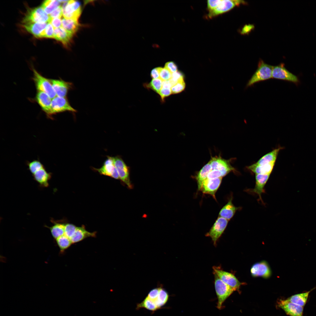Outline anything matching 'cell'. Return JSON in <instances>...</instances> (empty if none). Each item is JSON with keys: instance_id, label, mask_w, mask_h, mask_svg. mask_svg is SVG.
<instances>
[{"instance_id": "obj_4", "label": "cell", "mask_w": 316, "mask_h": 316, "mask_svg": "<svg viewBox=\"0 0 316 316\" xmlns=\"http://www.w3.org/2000/svg\"><path fill=\"white\" fill-rule=\"evenodd\" d=\"M51 18L41 6L30 10L23 20L24 24L30 23H49Z\"/></svg>"}, {"instance_id": "obj_29", "label": "cell", "mask_w": 316, "mask_h": 316, "mask_svg": "<svg viewBox=\"0 0 316 316\" xmlns=\"http://www.w3.org/2000/svg\"><path fill=\"white\" fill-rule=\"evenodd\" d=\"M79 26L78 21L65 18L62 20V27L73 35L77 31Z\"/></svg>"}, {"instance_id": "obj_31", "label": "cell", "mask_w": 316, "mask_h": 316, "mask_svg": "<svg viewBox=\"0 0 316 316\" xmlns=\"http://www.w3.org/2000/svg\"><path fill=\"white\" fill-rule=\"evenodd\" d=\"M169 298L168 293L163 288L160 287L158 296L154 302L159 309L166 304Z\"/></svg>"}, {"instance_id": "obj_30", "label": "cell", "mask_w": 316, "mask_h": 316, "mask_svg": "<svg viewBox=\"0 0 316 316\" xmlns=\"http://www.w3.org/2000/svg\"><path fill=\"white\" fill-rule=\"evenodd\" d=\"M54 224L49 227L51 235L53 238L56 239L64 235L65 223L54 221L52 220Z\"/></svg>"}, {"instance_id": "obj_34", "label": "cell", "mask_w": 316, "mask_h": 316, "mask_svg": "<svg viewBox=\"0 0 316 316\" xmlns=\"http://www.w3.org/2000/svg\"><path fill=\"white\" fill-rule=\"evenodd\" d=\"M56 243L61 252H63L72 244L70 239L64 235L56 240Z\"/></svg>"}, {"instance_id": "obj_17", "label": "cell", "mask_w": 316, "mask_h": 316, "mask_svg": "<svg viewBox=\"0 0 316 316\" xmlns=\"http://www.w3.org/2000/svg\"><path fill=\"white\" fill-rule=\"evenodd\" d=\"M271 174H255V184L254 188L250 190V192L257 194L260 200L263 202L261 195L265 192V186L268 181Z\"/></svg>"}, {"instance_id": "obj_6", "label": "cell", "mask_w": 316, "mask_h": 316, "mask_svg": "<svg viewBox=\"0 0 316 316\" xmlns=\"http://www.w3.org/2000/svg\"><path fill=\"white\" fill-rule=\"evenodd\" d=\"M229 221L221 217H218L209 231L206 234V236L210 237L214 246L226 229Z\"/></svg>"}, {"instance_id": "obj_11", "label": "cell", "mask_w": 316, "mask_h": 316, "mask_svg": "<svg viewBox=\"0 0 316 316\" xmlns=\"http://www.w3.org/2000/svg\"><path fill=\"white\" fill-rule=\"evenodd\" d=\"M209 162L211 166L212 170L216 169L222 173L223 177L231 171L234 173L237 172L235 168L231 165L229 160L222 159L220 157H212Z\"/></svg>"}, {"instance_id": "obj_39", "label": "cell", "mask_w": 316, "mask_h": 316, "mask_svg": "<svg viewBox=\"0 0 316 316\" xmlns=\"http://www.w3.org/2000/svg\"><path fill=\"white\" fill-rule=\"evenodd\" d=\"M185 83L184 80L180 81L174 85L171 88L172 94L179 93L185 89Z\"/></svg>"}, {"instance_id": "obj_1", "label": "cell", "mask_w": 316, "mask_h": 316, "mask_svg": "<svg viewBox=\"0 0 316 316\" xmlns=\"http://www.w3.org/2000/svg\"><path fill=\"white\" fill-rule=\"evenodd\" d=\"M273 68V66L265 63L263 60H260L257 70L248 80L246 87L251 86L256 83L272 78Z\"/></svg>"}, {"instance_id": "obj_35", "label": "cell", "mask_w": 316, "mask_h": 316, "mask_svg": "<svg viewBox=\"0 0 316 316\" xmlns=\"http://www.w3.org/2000/svg\"><path fill=\"white\" fill-rule=\"evenodd\" d=\"M27 164L29 170L32 174L45 167L43 164L38 160H34L30 162H28Z\"/></svg>"}, {"instance_id": "obj_44", "label": "cell", "mask_w": 316, "mask_h": 316, "mask_svg": "<svg viewBox=\"0 0 316 316\" xmlns=\"http://www.w3.org/2000/svg\"><path fill=\"white\" fill-rule=\"evenodd\" d=\"M223 177V174L220 171L217 170L213 169L209 173L207 178L213 179Z\"/></svg>"}, {"instance_id": "obj_21", "label": "cell", "mask_w": 316, "mask_h": 316, "mask_svg": "<svg viewBox=\"0 0 316 316\" xmlns=\"http://www.w3.org/2000/svg\"><path fill=\"white\" fill-rule=\"evenodd\" d=\"M232 197H231L227 203L222 208L219 212V217H223L229 221L233 217L236 212L241 208L233 205L232 202Z\"/></svg>"}, {"instance_id": "obj_37", "label": "cell", "mask_w": 316, "mask_h": 316, "mask_svg": "<svg viewBox=\"0 0 316 316\" xmlns=\"http://www.w3.org/2000/svg\"><path fill=\"white\" fill-rule=\"evenodd\" d=\"M54 28L50 23H48L45 29L42 33L40 38H53Z\"/></svg>"}, {"instance_id": "obj_22", "label": "cell", "mask_w": 316, "mask_h": 316, "mask_svg": "<svg viewBox=\"0 0 316 316\" xmlns=\"http://www.w3.org/2000/svg\"><path fill=\"white\" fill-rule=\"evenodd\" d=\"M116 168L115 166L113 157L108 156L102 166L99 168H94L95 170L101 175L111 177Z\"/></svg>"}, {"instance_id": "obj_24", "label": "cell", "mask_w": 316, "mask_h": 316, "mask_svg": "<svg viewBox=\"0 0 316 316\" xmlns=\"http://www.w3.org/2000/svg\"><path fill=\"white\" fill-rule=\"evenodd\" d=\"M73 35L61 27L54 30V38L60 41L65 46H68Z\"/></svg>"}, {"instance_id": "obj_47", "label": "cell", "mask_w": 316, "mask_h": 316, "mask_svg": "<svg viewBox=\"0 0 316 316\" xmlns=\"http://www.w3.org/2000/svg\"><path fill=\"white\" fill-rule=\"evenodd\" d=\"M164 67L168 69L172 73L177 71V66L173 61L166 63Z\"/></svg>"}, {"instance_id": "obj_15", "label": "cell", "mask_w": 316, "mask_h": 316, "mask_svg": "<svg viewBox=\"0 0 316 316\" xmlns=\"http://www.w3.org/2000/svg\"><path fill=\"white\" fill-rule=\"evenodd\" d=\"M37 91L35 97L36 101L47 116L51 117L52 115L51 109V99L45 93Z\"/></svg>"}, {"instance_id": "obj_45", "label": "cell", "mask_w": 316, "mask_h": 316, "mask_svg": "<svg viewBox=\"0 0 316 316\" xmlns=\"http://www.w3.org/2000/svg\"><path fill=\"white\" fill-rule=\"evenodd\" d=\"M63 15L62 7L60 6L53 11L50 14L51 18H61Z\"/></svg>"}, {"instance_id": "obj_28", "label": "cell", "mask_w": 316, "mask_h": 316, "mask_svg": "<svg viewBox=\"0 0 316 316\" xmlns=\"http://www.w3.org/2000/svg\"><path fill=\"white\" fill-rule=\"evenodd\" d=\"M310 291L292 296L286 299L289 302L303 307L305 305L310 292Z\"/></svg>"}, {"instance_id": "obj_23", "label": "cell", "mask_w": 316, "mask_h": 316, "mask_svg": "<svg viewBox=\"0 0 316 316\" xmlns=\"http://www.w3.org/2000/svg\"><path fill=\"white\" fill-rule=\"evenodd\" d=\"M47 24V23H33L24 24L23 26L26 31L35 37L40 38L42 33Z\"/></svg>"}, {"instance_id": "obj_27", "label": "cell", "mask_w": 316, "mask_h": 316, "mask_svg": "<svg viewBox=\"0 0 316 316\" xmlns=\"http://www.w3.org/2000/svg\"><path fill=\"white\" fill-rule=\"evenodd\" d=\"M212 170L211 166L209 162L202 167L194 177L197 182L198 190H200L202 183L207 178L208 174Z\"/></svg>"}, {"instance_id": "obj_43", "label": "cell", "mask_w": 316, "mask_h": 316, "mask_svg": "<svg viewBox=\"0 0 316 316\" xmlns=\"http://www.w3.org/2000/svg\"><path fill=\"white\" fill-rule=\"evenodd\" d=\"M221 0H209L207 1V6L209 12L215 9L221 3Z\"/></svg>"}, {"instance_id": "obj_32", "label": "cell", "mask_w": 316, "mask_h": 316, "mask_svg": "<svg viewBox=\"0 0 316 316\" xmlns=\"http://www.w3.org/2000/svg\"><path fill=\"white\" fill-rule=\"evenodd\" d=\"M59 0H48L44 1L41 6L45 12L50 14L53 11L60 6Z\"/></svg>"}, {"instance_id": "obj_41", "label": "cell", "mask_w": 316, "mask_h": 316, "mask_svg": "<svg viewBox=\"0 0 316 316\" xmlns=\"http://www.w3.org/2000/svg\"><path fill=\"white\" fill-rule=\"evenodd\" d=\"M171 73L168 69L161 67L160 72V78L163 81L170 80L172 76Z\"/></svg>"}, {"instance_id": "obj_26", "label": "cell", "mask_w": 316, "mask_h": 316, "mask_svg": "<svg viewBox=\"0 0 316 316\" xmlns=\"http://www.w3.org/2000/svg\"><path fill=\"white\" fill-rule=\"evenodd\" d=\"M275 163L264 165H258L255 163L247 166V169L255 174H271Z\"/></svg>"}, {"instance_id": "obj_49", "label": "cell", "mask_w": 316, "mask_h": 316, "mask_svg": "<svg viewBox=\"0 0 316 316\" xmlns=\"http://www.w3.org/2000/svg\"><path fill=\"white\" fill-rule=\"evenodd\" d=\"M254 26L253 24H249L244 25L241 30V35L248 34L254 28Z\"/></svg>"}, {"instance_id": "obj_18", "label": "cell", "mask_w": 316, "mask_h": 316, "mask_svg": "<svg viewBox=\"0 0 316 316\" xmlns=\"http://www.w3.org/2000/svg\"><path fill=\"white\" fill-rule=\"evenodd\" d=\"M56 96L66 97L68 92L72 87V83L61 79H49Z\"/></svg>"}, {"instance_id": "obj_14", "label": "cell", "mask_w": 316, "mask_h": 316, "mask_svg": "<svg viewBox=\"0 0 316 316\" xmlns=\"http://www.w3.org/2000/svg\"><path fill=\"white\" fill-rule=\"evenodd\" d=\"M279 306L288 315L290 316H303V307L286 300H280Z\"/></svg>"}, {"instance_id": "obj_16", "label": "cell", "mask_w": 316, "mask_h": 316, "mask_svg": "<svg viewBox=\"0 0 316 316\" xmlns=\"http://www.w3.org/2000/svg\"><path fill=\"white\" fill-rule=\"evenodd\" d=\"M250 273L253 277H262L265 278H268L271 274L268 265L264 261L254 264L251 268Z\"/></svg>"}, {"instance_id": "obj_42", "label": "cell", "mask_w": 316, "mask_h": 316, "mask_svg": "<svg viewBox=\"0 0 316 316\" xmlns=\"http://www.w3.org/2000/svg\"><path fill=\"white\" fill-rule=\"evenodd\" d=\"M160 287L155 288L151 290L146 297L154 302L158 296Z\"/></svg>"}, {"instance_id": "obj_8", "label": "cell", "mask_w": 316, "mask_h": 316, "mask_svg": "<svg viewBox=\"0 0 316 316\" xmlns=\"http://www.w3.org/2000/svg\"><path fill=\"white\" fill-rule=\"evenodd\" d=\"M114 164L118 172L119 179L126 184L130 188H132L129 177V168L121 158L118 156L113 157Z\"/></svg>"}, {"instance_id": "obj_48", "label": "cell", "mask_w": 316, "mask_h": 316, "mask_svg": "<svg viewBox=\"0 0 316 316\" xmlns=\"http://www.w3.org/2000/svg\"><path fill=\"white\" fill-rule=\"evenodd\" d=\"M55 29L61 27L62 20L60 18H51L49 22Z\"/></svg>"}, {"instance_id": "obj_5", "label": "cell", "mask_w": 316, "mask_h": 316, "mask_svg": "<svg viewBox=\"0 0 316 316\" xmlns=\"http://www.w3.org/2000/svg\"><path fill=\"white\" fill-rule=\"evenodd\" d=\"M272 78L289 81L296 85H298L300 83L298 77L288 71L285 67L283 63L273 66Z\"/></svg>"}, {"instance_id": "obj_33", "label": "cell", "mask_w": 316, "mask_h": 316, "mask_svg": "<svg viewBox=\"0 0 316 316\" xmlns=\"http://www.w3.org/2000/svg\"><path fill=\"white\" fill-rule=\"evenodd\" d=\"M142 308L153 312L159 309L154 303L147 297L141 302L137 304L136 309L139 310Z\"/></svg>"}, {"instance_id": "obj_25", "label": "cell", "mask_w": 316, "mask_h": 316, "mask_svg": "<svg viewBox=\"0 0 316 316\" xmlns=\"http://www.w3.org/2000/svg\"><path fill=\"white\" fill-rule=\"evenodd\" d=\"M283 149V147H280L274 149L262 156L255 164L264 165L275 163L279 152Z\"/></svg>"}, {"instance_id": "obj_12", "label": "cell", "mask_w": 316, "mask_h": 316, "mask_svg": "<svg viewBox=\"0 0 316 316\" xmlns=\"http://www.w3.org/2000/svg\"><path fill=\"white\" fill-rule=\"evenodd\" d=\"M51 109L52 115L65 111H76L71 106L66 97L57 96L52 100Z\"/></svg>"}, {"instance_id": "obj_19", "label": "cell", "mask_w": 316, "mask_h": 316, "mask_svg": "<svg viewBox=\"0 0 316 316\" xmlns=\"http://www.w3.org/2000/svg\"><path fill=\"white\" fill-rule=\"evenodd\" d=\"M96 232H90L87 231L85 226L77 227L76 230L70 240L73 243H75L88 237H95L96 236Z\"/></svg>"}, {"instance_id": "obj_36", "label": "cell", "mask_w": 316, "mask_h": 316, "mask_svg": "<svg viewBox=\"0 0 316 316\" xmlns=\"http://www.w3.org/2000/svg\"><path fill=\"white\" fill-rule=\"evenodd\" d=\"M163 81L160 78L152 79L146 86L158 94L162 87Z\"/></svg>"}, {"instance_id": "obj_40", "label": "cell", "mask_w": 316, "mask_h": 316, "mask_svg": "<svg viewBox=\"0 0 316 316\" xmlns=\"http://www.w3.org/2000/svg\"><path fill=\"white\" fill-rule=\"evenodd\" d=\"M169 80L173 86L178 82L184 80L183 75L181 73L177 71L172 73L171 77Z\"/></svg>"}, {"instance_id": "obj_9", "label": "cell", "mask_w": 316, "mask_h": 316, "mask_svg": "<svg viewBox=\"0 0 316 316\" xmlns=\"http://www.w3.org/2000/svg\"><path fill=\"white\" fill-rule=\"evenodd\" d=\"M213 273L216 274L224 283L235 291L239 289L241 283L233 274L224 271L219 267L213 266Z\"/></svg>"}, {"instance_id": "obj_38", "label": "cell", "mask_w": 316, "mask_h": 316, "mask_svg": "<svg viewBox=\"0 0 316 316\" xmlns=\"http://www.w3.org/2000/svg\"><path fill=\"white\" fill-rule=\"evenodd\" d=\"M77 227L70 223H65L64 235L70 239L74 234Z\"/></svg>"}, {"instance_id": "obj_50", "label": "cell", "mask_w": 316, "mask_h": 316, "mask_svg": "<svg viewBox=\"0 0 316 316\" xmlns=\"http://www.w3.org/2000/svg\"><path fill=\"white\" fill-rule=\"evenodd\" d=\"M161 67H158L154 68L151 71V76L152 79L160 78V72Z\"/></svg>"}, {"instance_id": "obj_20", "label": "cell", "mask_w": 316, "mask_h": 316, "mask_svg": "<svg viewBox=\"0 0 316 316\" xmlns=\"http://www.w3.org/2000/svg\"><path fill=\"white\" fill-rule=\"evenodd\" d=\"M34 180L42 187L49 186V182L51 177L52 174L48 172L45 167L32 174Z\"/></svg>"}, {"instance_id": "obj_3", "label": "cell", "mask_w": 316, "mask_h": 316, "mask_svg": "<svg viewBox=\"0 0 316 316\" xmlns=\"http://www.w3.org/2000/svg\"><path fill=\"white\" fill-rule=\"evenodd\" d=\"M32 70L33 75L32 80L37 91L45 93L51 99L56 97V94L49 79L43 77L34 68H32Z\"/></svg>"}, {"instance_id": "obj_46", "label": "cell", "mask_w": 316, "mask_h": 316, "mask_svg": "<svg viewBox=\"0 0 316 316\" xmlns=\"http://www.w3.org/2000/svg\"><path fill=\"white\" fill-rule=\"evenodd\" d=\"M162 101L166 97L172 94L171 88L162 87L159 93Z\"/></svg>"}, {"instance_id": "obj_13", "label": "cell", "mask_w": 316, "mask_h": 316, "mask_svg": "<svg viewBox=\"0 0 316 316\" xmlns=\"http://www.w3.org/2000/svg\"><path fill=\"white\" fill-rule=\"evenodd\" d=\"M222 177L207 178L202 183L200 190L203 194H209L216 200L215 194L221 182Z\"/></svg>"}, {"instance_id": "obj_7", "label": "cell", "mask_w": 316, "mask_h": 316, "mask_svg": "<svg viewBox=\"0 0 316 316\" xmlns=\"http://www.w3.org/2000/svg\"><path fill=\"white\" fill-rule=\"evenodd\" d=\"M62 7L64 18L78 21L81 12L79 2L74 0L68 1L64 3Z\"/></svg>"}, {"instance_id": "obj_10", "label": "cell", "mask_w": 316, "mask_h": 316, "mask_svg": "<svg viewBox=\"0 0 316 316\" xmlns=\"http://www.w3.org/2000/svg\"><path fill=\"white\" fill-rule=\"evenodd\" d=\"M246 3L243 0H222L220 4L214 10L209 12L208 17L211 18L227 11L238 6L241 4H245Z\"/></svg>"}, {"instance_id": "obj_2", "label": "cell", "mask_w": 316, "mask_h": 316, "mask_svg": "<svg viewBox=\"0 0 316 316\" xmlns=\"http://www.w3.org/2000/svg\"><path fill=\"white\" fill-rule=\"evenodd\" d=\"M213 274L215 288L218 299L217 307L220 310L224 302L235 290L221 280L216 274Z\"/></svg>"}]
</instances>
